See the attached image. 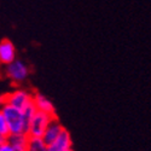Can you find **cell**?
I'll use <instances>...</instances> for the list:
<instances>
[{
    "mask_svg": "<svg viewBox=\"0 0 151 151\" xmlns=\"http://www.w3.org/2000/svg\"><path fill=\"white\" fill-rule=\"evenodd\" d=\"M64 128L62 126V123L59 122V120H58V117H55V119H52V121L48 123V126L46 127V129H45V132H44V134H42V137H41V139L44 140V143L47 145V144H50L51 142H53L56 138L59 135V133L62 132V129Z\"/></svg>",
    "mask_w": 151,
    "mask_h": 151,
    "instance_id": "obj_8",
    "label": "cell"
},
{
    "mask_svg": "<svg viewBox=\"0 0 151 151\" xmlns=\"http://www.w3.org/2000/svg\"><path fill=\"white\" fill-rule=\"evenodd\" d=\"M7 140L14 146V149L26 147L27 142H28V135L27 134H11L7 137Z\"/></svg>",
    "mask_w": 151,
    "mask_h": 151,
    "instance_id": "obj_10",
    "label": "cell"
},
{
    "mask_svg": "<svg viewBox=\"0 0 151 151\" xmlns=\"http://www.w3.org/2000/svg\"><path fill=\"white\" fill-rule=\"evenodd\" d=\"M17 58L16 47L11 40L3 39L0 41V65H7Z\"/></svg>",
    "mask_w": 151,
    "mask_h": 151,
    "instance_id": "obj_6",
    "label": "cell"
},
{
    "mask_svg": "<svg viewBox=\"0 0 151 151\" xmlns=\"http://www.w3.org/2000/svg\"><path fill=\"white\" fill-rule=\"evenodd\" d=\"M6 139H7V138H5V137H3V135H1V134H0V144H1V143H3V142H5V140H6Z\"/></svg>",
    "mask_w": 151,
    "mask_h": 151,
    "instance_id": "obj_13",
    "label": "cell"
},
{
    "mask_svg": "<svg viewBox=\"0 0 151 151\" xmlns=\"http://www.w3.org/2000/svg\"><path fill=\"white\" fill-rule=\"evenodd\" d=\"M0 151H15V149L10 144V142L6 139L5 142H3L0 144Z\"/></svg>",
    "mask_w": 151,
    "mask_h": 151,
    "instance_id": "obj_12",
    "label": "cell"
},
{
    "mask_svg": "<svg viewBox=\"0 0 151 151\" xmlns=\"http://www.w3.org/2000/svg\"><path fill=\"white\" fill-rule=\"evenodd\" d=\"M33 104H34L36 110L46 112V114H50L52 116H57L53 103L45 94L39 93V92L33 93Z\"/></svg>",
    "mask_w": 151,
    "mask_h": 151,
    "instance_id": "obj_7",
    "label": "cell"
},
{
    "mask_svg": "<svg viewBox=\"0 0 151 151\" xmlns=\"http://www.w3.org/2000/svg\"><path fill=\"white\" fill-rule=\"evenodd\" d=\"M55 117H57V116H52L50 114H46V112L36 110L35 114L32 117V120H30V122H29L27 135L29 138H41L46 127L48 126V123Z\"/></svg>",
    "mask_w": 151,
    "mask_h": 151,
    "instance_id": "obj_3",
    "label": "cell"
},
{
    "mask_svg": "<svg viewBox=\"0 0 151 151\" xmlns=\"http://www.w3.org/2000/svg\"><path fill=\"white\" fill-rule=\"evenodd\" d=\"M65 151H74V149H71V147H70V149H68V150H65Z\"/></svg>",
    "mask_w": 151,
    "mask_h": 151,
    "instance_id": "obj_15",
    "label": "cell"
},
{
    "mask_svg": "<svg viewBox=\"0 0 151 151\" xmlns=\"http://www.w3.org/2000/svg\"><path fill=\"white\" fill-rule=\"evenodd\" d=\"M0 104H1V98H0ZM0 134L3 137L7 138L10 135V129H9V126H7V122L3 115L1 110H0Z\"/></svg>",
    "mask_w": 151,
    "mask_h": 151,
    "instance_id": "obj_11",
    "label": "cell"
},
{
    "mask_svg": "<svg viewBox=\"0 0 151 151\" xmlns=\"http://www.w3.org/2000/svg\"><path fill=\"white\" fill-rule=\"evenodd\" d=\"M26 151H47V145L41 138H29L26 146Z\"/></svg>",
    "mask_w": 151,
    "mask_h": 151,
    "instance_id": "obj_9",
    "label": "cell"
},
{
    "mask_svg": "<svg viewBox=\"0 0 151 151\" xmlns=\"http://www.w3.org/2000/svg\"><path fill=\"white\" fill-rule=\"evenodd\" d=\"M30 69L26 62L21 59H15L7 65H5V75L9 80L16 85H21L29 78Z\"/></svg>",
    "mask_w": 151,
    "mask_h": 151,
    "instance_id": "obj_2",
    "label": "cell"
},
{
    "mask_svg": "<svg viewBox=\"0 0 151 151\" xmlns=\"http://www.w3.org/2000/svg\"><path fill=\"white\" fill-rule=\"evenodd\" d=\"M0 110H1L3 115L7 122L10 135L11 134H27V124L24 122L22 110L4 103L3 98H1V104H0Z\"/></svg>",
    "mask_w": 151,
    "mask_h": 151,
    "instance_id": "obj_1",
    "label": "cell"
},
{
    "mask_svg": "<svg viewBox=\"0 0 151 151\" xmlns=\"http://www.w3.org/2000/svg\"><path fill=\"white\" fill-rule=\"evenodd\" d=\"M1 98L4 103L15 106L19 110H23L33 103V92L24 88H16L12 92L3 96Z\"/></svg>",
    "mask_w": 151,
    "mask_h": 151,
    "instance_id": "obj_4",
    "label": "cell"
},
{
    "mask_svg": "<svg viewBox=\"0 0 151 151\" xmlns=\"http://www.w3.org/2000/svg\"><path fill=\"white\" fill-rule=\"evenodd\" d=\"M73 146V139L68 129L63 128L53 142L47 144V151H65Z\"/></svg>",
    "mask_w": 151,
    "mask_h": 151,
    "instance_id": "obj_5",
    "label": "cell"
},
{
    "mask_svg": "<svg viewBox=\"0 0 151 151\" xmlns=\"http://www.w3.org/2000/svg\"><path fill=\"white\" fill-rule=\"evenodd\" d=\"M15 151H26V147H21V149H15Z\"/></svg>",
    "mask_w": 151,
    "mask_h": 151,
    "instance_id": "obj_14",
    "label": "cell"
}]
</instances>
